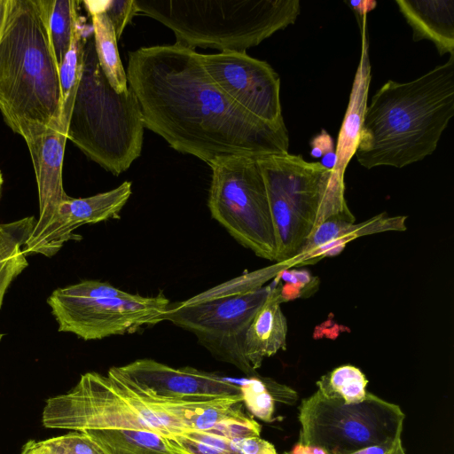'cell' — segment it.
<instances>
[{"instance_id": "6da1fadb", "label": "cell", "mask_w": 454, "mask_h": 454, "mask_svg": "<svg viewBox=\"0 0 454 454\" xmlns=\"http://www.w3.org/2000/svg\"><path fill=\"white\" fill-rule=\"evenodd\" d=\"M127 79L145 128L176 151L207 165L229 156L288 153L286 127L265 122L229 98L205 70L200 53L177 43L129 53Z\"/></svg>"}, {"instance_id": "7a4b0ae2", "label": "cell", "mask_w": 454, "mask_h": 454, "mask_svg": "<svg viewBox=\"0 0 454 454\" xmlns=\"http://www.w3.org/2000/svg\"><path fill=\"white\" fill-rule=\"evenodd\" d=\"M454 115V55L415 80H388L367 104L356 157L403 168L432 154Z\"/></svg>"}, {"instance_id": "3957f363", "label": "cell", "mask_w": 454, "mask_h": 454, "mask_svg": "<svg viewBox=\"0 0 454 454\" xmlns=\"http://www.w3.org/2000/svg\"><path fill=\"white\" fill-rule=\"evenodd\" d=\"M52 3L7 0L0 33V111L20 136L35 125L64 126L59 67L49 33Z\"/></svg>"}, {"instance_id": "277c9868", "label": "cell", "mask_w": 454, "mask_h": 454, "mask_svg": "<svg viewBox=\"0 0 454 454\" xmlns=\"http://www.w3.org/2000/svg\"><path fill=\"white\" fill-rule=\"evenodd\" d=\"M137 14L153 18L176 35V43L223 51H246L294 24L299 0H134Z\"/></svg>"}, {"instance_id": "5b68a950", "label": "cell", "mask_w": 454, "mask_h": 454, "mask_svg": "<svg viewBox=\"0 0 454 454\" xmlns=\"http://www.w3.org/2000/svg\"><path fill=\"white\" fill-rule=\"evenodd\" d=\"M144 128L137 96L129 86L121 93L112 88L99 66L94 40L89 38L67 139L106 170L119 176L140 156Z\"/></svg>"}, {"instance_id": "8992f818", "label": "cell", "mask_w": 454, "mask_h": 454, "mask_svg": "<svg viewBox=\"0 0 454 454\" xmlns=\"http://www.w3.org/2000/svg\"><path fill=\"white\" fill-rule=\"evenodd\" d=\"M289 267L286 262H276L187 300L169 302L162 321L193 333L215 359L234 365L247 377L256 376L244 354L246 333L270 293L271 286L264 284Z\"/></svg>"}, {"instance_id": "52a82bcc", "label": "cell", "mask_w": 454, "mask_h": 454, "mask_svg": "<svg viewBox=\"0 0 454 454\" xmlns=\"http://www.w3.org/2000/svg\"><path fill=\"white\" fill-rule=\"evenodd\" d=\"M47 428H132L158 432L166 437L186 429L162 408L143 402L112 374H82L67 394L46 400L42 414Z\"/></svg>"}, {"instance_id": "ba28073f", "label": "cell", "mask_w": 454, "mask_h": 454, "mask_svg": "<svg viewBox=\"0 0 454 454\" xmlns=\"http://www.w3.org/2000/svg\"><path fill=\"white\" fill-rule=\"evenodd\" d=\"M273 222L278 263L288 262L324 222L332 170L289 153L257 159Z\"/></svg>"}, {"instance_id": "9c48e42d", "label": "cell", "mask_w": 454, "mask_h": 454, "mask_svg": "<svg viewBox=\"0 0 454 454\" xmlns=\"http://www.w3.org/2000/svg\"><path fill=\"white\" fill-rule=\"evenodd\" d=\"M169 302L162 293L142 296L97 280L58 288L47 300L59 331L84 340L133 333L160 323Z\"/></svg>"}, {"instance_id": "30bf717a", "label": "cell", "mask_w": 454, "mask_h": 454, "mask_svg": "<svg viewBox=\"0 0 454 454\" xmlns=\"http://www.w3.org/2000/svg\"><path fill=\"white\" fill-rule=\"evenodd\" d=\"M405 414L398 404L367 392L364 400L346 403L317 388L299 406L298 442L341 454L402 435Z\"/></svg>"}, {"instance_id": "8fae6325", "label": "cell", "mask_w": 454, "mask_h": 454, "mask_svg": "<svg viewBox=\"0 0 454 454\" xmlns=\"http://www.w3.org/2000/svg\"><path fill=\"white\" fill-rule=\"evenodd\" d=\"M211 216L241 246L276 262L277 245L269 199L256 158L229 156L208 165Z\"/></svg>"}, {"instance_id": "7c38bea8", "label": "cell", "mask_w": 454, "mask_h": 454, "mask_svg": "<svg viewBox=\"0 0 454 454\" xmlns=\"http://www.w3.org/2000/svg\"><path fill=\"white\" fill-rule=\"evenodd\" d=\"M211 79L236 104L254 117L286 127L280 103V78L266 61L246 51L200 54Z\"/></svg>"}, {"instance_id": "4fadbf2b", "label": "cell", "mask_w": 454, "mask_h": 454, "mask_svg": "<svg viewBox=\"0 0 454 454\" xmlns=\"http://www.w3.org/2000/svg\"><path fill=\"white\" fill-rule=\"evenodd\" d=\"M108 373L130 390L149 398L173 403L242 398L239 383L192 367L175 368L143 358L112 367Z\"/></svg>"}, {"instance_id": "5bb4252c", "label": "cell", "mask_w": 454, "mask_h": 454, "mask_svg": "<svg viewBox=\"0 0 454 454\" xmlns=\"http://www.w3.org/2000/svg\"><path fill=\"white\" fill-rule=\"evenodd\" d=\"M131 186L130 182L125 181L113 190L90 197L74 199L67 196L44 229L36 236L27 238L23 253L51 257L67 240L81 238L73 233L78 227L119 217L131 196Z\"/></svg>"}, {"instance_id": "9a60e30c", "label": "cell", "mask_w": 454, "mask_h": 454, "mask_svg": "<svg viewBox=\"0 0 454 454\" xmlns=\"http://www.w3.org/2000/svg\"><path fill=\"white\" fill-rule=\"evenodd\" d=\"M356 16L361 33V55L334 149L335 161L325 196L327 204L335 207H341L347 203L344 198V173L358 145L372 78L367 14Z\"/></svg>"}, {"instance_id": "2e32d148", "label": "cell", "mask_w": 454, "mask_h": 454, "mask_svg": "<svg viewBox=\"0 0 454 454\" xmlns=\"http://www.w3.org/2000/svg\"><path fill=\"white\" fill-rule=\"evenodd\" d=\"M67 128L35 125L21 137L28 147L38 188L39 218L29 237L39 234L52 219L59 205L67 195L62 183V167Z\"/></svg>"}, {"instance_id": "e0dca14e", "label": "cell", "mask_w": 454, "mask_h": 454, "mask_svg": "<svg viewBox=\"0 0 454 454\" xmlns=\"http://www.w3.org/2000/svg\"><path fill=\"white\" fill-rule=\"evenodd\" d=\"M283 301L281 288L271 287L246 333L244 354L255 372L265 358L286 349L287 321L280 306Z\"/></svg>"}, {"instance_id": "ac0fdd59", "label": "cell", "mask_w": 454, "mask_h": 454, "mask_svg": "<svg viewBox=\"0 0 454 454\" xmlns=\"http://www.w3.org/2000/svg\"><path fill=\"white\" fill-rule=\"evenodd\" d=\"M395 4L412 29L413 41L428 40L441 56L454 55V1L397 0Z\"/></svg>"}, {"instance_id": "d6986e66", "label": "cell", "mask_w": 454, "mask_h": 454, "mask_svg": "<svg viewBox=\"0 0 454 454\" xmlns=\"http://www.w3.org/2000/svg\"><path fill=\"white\" fill-rule=\"evenodd\" d=\"M132 392L142 401L162 408L187 431H208L221 422L246 415L242 410V398L173 403L154 400L134 391Z\"/></svg>"}, {"instance_id": "ffe728a7", "label": "cell", "mask_w": 454, "mask_h": 454, "mask_svg": "<svg viewBox=\"0 0 454 454\" xmlns=\"http://www.w3.org/2000/svg\"><path fill=\"white\" fill-rule=\"evenodd\" d=\"M106 454H180L168 437L146 429H86Z\"/></svg>"}, {"instance_id": "44dd1931", "label": "cell", "mask_w": 454, "mask_h": 454, "mask_svg": "<svg viewBox=\"0 0 454 454\" xmlns=\"http://www.w3.org/2000/svg\"><path fill=\"white\" fill-rule=\"evenodd\" d=\"M92 21L95 50L99 66L112 88L128 90L127 74L121 61L114 26L102 9L101 1H83Z\"/></svg>"}, {"instance_id": "7402d4cb", "label": "cell", "mask_w": 454, "mask_h": 454, "mask_svg": "<svg viewBox=\"0 0 454 454\" xmlns=\"http://www.w3.org/2000/svg\"><path fill=\"white\" fill-rule=\"evenodd\" d=\"M35 223L34 217L6 224L0 223V309L11 283L28 265L21 247Z\"/></svg>"}, {"instance_id": "603a6c76", "label": "cell", "mask_w": 454, "mask_h": 454, "mask_svg": "<svg viewBox=\"0 0 454 454\" xmlns=\"http://www.w3.org/2000/svg\"><path fill=\"white\" fill-rule=\"evenodd\" d=\"M239 384L242 403L254 417L265 422L273 420L276 401L293 405L298 399L297 392L291 387L258 375Z\"/></svg>"}, {"instance_id": "cb8c5ba5", "label": "cell", "mask_w": 454, "mask_h": 454, "mask_svg": "<svg viewBox=\"0 0 454 454\" xmlns=\"http://www.w3.org/2000/svg\"><path fill=\"white\" fill-rule=\"evenodd\" d=\"M83 35V27L80 20L75 26L68 51L59 67L61 92L60 120L67 128L82 71L83 49L86 42Z\"/></svg>"}, {"instance_id": "d4e9b609", "label": "cell", "mask_w": 454, "mask_h": 454, "mask_svg": "<svg viewBox=\"0 0 454 454\" xmlns=\"http://www.w3.org/2000/svg\"><path fill=\"white\" fill-rule=\"evenodd\" d=\"M79 2L53 0L49 16V33L58 67L68 51L76 24L80 20Z\"/></svg>"}, {"instance_id": "484cf974", "label": "cell", "mask_w": 454, "mask_h": 454, "mask_svg": "<svg viewBox=\"0 0 454 454\" xmlns=\"http://www.w3.org/2000/svg\"><path fill=\"white\" fill-rule=\"evenodd\" d=\"M367 384L368 380L362 371L350 364L339 366L317 381V388L342 399L346 403L364 400Z\"/></svg>"}, {"instance_id": "4316f807", "label": "cell", "mask_w": 454, "mask_h": 454, "mask_svg": "<svg viewBox=\"0 0 454 454\" xmlns=\"http://www.w3.org/2000/svg\"><path fill=\"white\" fill-rule=\"evenodd\" d=\"M20 454H106L83 431L43 441H28Z\"/></svg>"}, {"instance_id": "83f0119b", "label": "cell", "mask_w": 454, "mask_h": 454, "mask_svg": "<svg viewBox=\"0 0 454 454\" xmlns=\"http://www.w3.org/2000/svg\"><path fill=\"white\" fill-rule=\"evenodd\" d=\"M168 439L180 454H242L233 440L206 431L188 430Z\"/></svg>"}, {"instance_id": "f1b7e54d", "label": "cell", "mask_w": 454, "mask_h": 454, "mask_svg": "<svg viewBox=\"0 0 454 454\" xmlns=\"http://www.w3.org/2000/svg\"><path fill=\"white\" fill-rule=\"evenodd\" d=\"M102 9L112 22L117 39H119L126 26L137 14L134 0H107L101 1Z\"/></svg>"}, {"instance_id": "f546056e", "label": "cell", "mask_w": 454, "mask_h": 454, "mask_svg": "<svg viewBox=\"0 0 454 454\" xmlns=\"http://www.w3.org/2000/svg\"><path fill=\"white\" fill-rule=\"evenodd\" d=\"M406 217H385L381 215L375 216L366 223L356 224V238L362 235L371 234L378 231H385L387 230H405L404 221Z\"/></svg>"}, {"instance_id": "4dcf8cb0", "label": "cell", "mask_w": 454, "mask_h": 454, "mask_svg": "<svg viewBox=\"0 0 454 454\" xmlns=\"http://www.w3.org/2000/svg\"><path fill=\"white\" fill-rule=\"evenodd\" d=\"M310 145V154L314 157H323L322 161L319 163L332 170L335 161V150L329 134L323 129L322 132L311 141Z\"/></svg>"}, {"instance_id": "1f68e13d", "label": "cell", "mask_w": 454, "mask_h": 454, "mask_svg": "<svg viewBox=\"0 0 454 454\" xmlns=\"http://www.w3.org/2000/svg\"><path fill=\"white\" fill-rule=\"evenodd\" d=\"M233 441L242 454H278L274 445L260 436Z\"/></svg>"}, {"instance_id": "d6a6232c", "label": "cell", "mask_w": 454, "mask_h": 454, "mask_svg": "<svg viewBox=\"0 0 454 454\" xmlns=\"http://www.w3.org/2000/svg\"><path fill=\"white\" fill-rule=\"evenodd\" d=\"M333 454V453H331ZM341 454H406L401 435L385 442Z\"/></svg>"}, {"instance_id": "836d02e7", "label": "cell", "mask_w": 454, "mask_h": 454, "mask_svg": "<svg viewBox=\"0 0 454 454\" xmlns=\"http://www.w3.org/2000/svg\"><path fill=\"white\" fill-rule=\"evenodd\" d=\"M288 454H331L326 450L314 446L303 444L299 442L293 447V449L287 452Z\"/></svg>"}, {"instance_id": "e575fe53", "label": "cell", "mask_w": 454, "mask_h": 454, "mask_svg": "<svg viewBox=\"0 0 454 454\" xmlns=\"http://www.w3.org/2000/svg\"><path fill=\"white\" fill-rule=\"evenodd\" d=\"M349 7L354 10L356 15L368 14V12L373 10L376 5V1L362 0V1H349L347 3Z\"/></svg>"}, {"instance_id": "d590c367", "label": "cell", "mask_w": 454, "mask_h": 454, "mask_svg": "<svg viewBox=\"0 0 454 454\" xmlns=\"http://www.w3.org/2000/svg\"><path fill=\"white\" fill-rule=\"evenodd\" d=\"M7 10V0H0V33L2 31Z\"/></svg>"}, {"instance_id": "8d00e7d4", "label": "cell", "mask_w": 454, "mask_h": 454, "mask_svg": "<svg viewBox=\"0 0 454 454\" xmlns=\"http://www.w3.org/2000/svg\"><path fill=\"white\" fill-rule=\"evenodd\" d=\"M2 184H3V176H2V173L0 171V191H1Z\"/></svg>"}, {"instance_id": "74e56055", "label": "cell", "mask_w": 454, "mask_h": 454, "mask_svg": "<svg viewBox=\"0 0 454 454\" xmlns=\"http://www.w3.org/2000/svg\"><path fill=\"white\" fill-rule=\"evenodd\" d=\"M3 336H4V334L0 333V341H1L2 338H3Z\"/></svg>"}]
</instances>
